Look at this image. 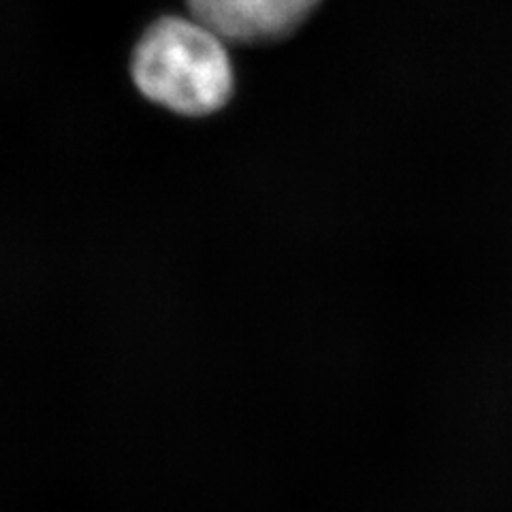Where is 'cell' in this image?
Segmentation results:
<instances>
[{"instance_id":"1","label":"cell","mask_w":512,"mask_h":512,"mask_svg":"<svg viewBox=\"0 0 512 512\" xmlns=\"http://www.w3.org/2000/svg\"><path fill=\"white\" fill-rule=\"evenodd\" d=\"M227 41L190 18H163L139 39L131 73L139 92L180 116H210L227 105L235 75Z\"/></svg>"},{"instance_id":"2","label":"cell","mask_w":512,"mask_h":512,"mask_svg":"<svg viewBox=\"0 0 512 512\" xmlns=\"http://www.w3.org/2000/svg\"><path fill=\"white\" fill-rule=\"evenodd\" d=\"M320 0H186L195 20L229 43L276 41L306 22Z\"/></svg>"}]
</instances>
